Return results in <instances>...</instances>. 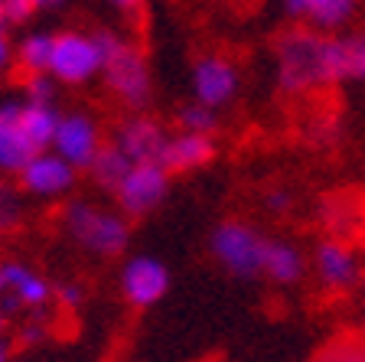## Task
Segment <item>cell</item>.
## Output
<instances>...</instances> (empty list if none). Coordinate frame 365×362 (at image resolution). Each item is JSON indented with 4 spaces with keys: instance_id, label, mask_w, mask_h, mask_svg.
<instances>
[{
    "instance_id": "cell-1",
    "label": "cell",
    "mask_w": 365,
    "mask_h": 362,
    "mask_svg": "<svg viewBox=\"0 0 365 362\" xmlns=\"http://www.w3.org/2000/svg\"><path fill=\"white\" fill-rule=\"evenodd\" d=\"M277 79L284 91H313L342 82L339 76V36H327L310 26H294L274 43Z\"/></svg>"
},
{
    "instance_id": "cell-2",
    "label": "cell",
    "mask_w": 365,
    "mask_h": 362,
    "mask_svg": "<svg viewBox=\"0 0 365 362\" xmlns=\"http://www.w3.org/2000/svg\"><path fill=\"white\" fill-rule=\"evenodd\" d=\"M95 43L101 49V72H105V82L114 91V99L128 108H144L153 91L144 53L111 30L95 33Z\"/></svg>"
},
{
    "instance_id": "cell-3",
    "label": "cell",
    "mask_w": 365,
    "mask_h": 362,
    "mask_svg": "<svg viewBox=\"0 0 365 362\" xmlns=\"http://www.w3.org/2000/svg\"><path fill=\"white\" fill-rule=\"evenodd\" d=\"M62 222H66V232L95 255L114 258L128 248L130 228L124 222V216H118V212L98 209L91 203H68L66 212H62Z\"/></svg>"
},
{
    "instance_id": "cell-4",
    "label": "cell",
    "mask_w": 365,
    "mask_h": 362,
    "mask_svg": "<svg viewBox=\"0 0 365 362\" xmlns=\"http://www.w3.org/2000/svg\"><path fill=\"white\" fill-rule=\"evenodd\" d=\"M264 245L267 238H261L258 228H251L248 222H222L209 238L215 261L235 278H255L261 274V261H264Z\"/></svg>"
},
{
    "instance_id": "cell-5",
    "label": "cell",
    "mask_w": 365,
    "mask_h": 362,
    "mask_svg": "<svg viewBox=\"0 0 365 362\" xmlns=\"http://www.w3.org/2000/svg\"><path fill=\"white\" fill-rule=\"evenodd\" d=\"M101 72V49L95 43V33H59L53 36V62L49 79L66 85H82Z\"/></svg>"
},
{
    "instance_id": "cell-6",
    "label": "cell",
    "mask_w": 365,
    "mask_h": 362,
    "mask_svg": "<svg viewBox=\"0 0 365 362\" xmlns=\"http://www.w3.org/2000/svg\"><path fill=\"white\" fill-rule=\"evenodd\" d=\"M170 189V174L160 164H134L128 170V176L121 180V186L114 189V199L124 209V216H147L153 212Z\"/></svg>"
},
{
    "instance_id": "cell-7",
    "label": "cell",
    "mask_w": 365,
    "mask_h": 362,
    "mask_svg": "<svg viewBox=\"0 0 365 362\" xmlns=\"http://www.w3.org/2000/svg\"><path fill=\"white\" fill-rule=\"evenodd\" d=\"M53 297V287L39 271L20 261H0V307L14 313L16 307L43 310Z\"/></svg>"
},
{
    "instance_id": "cell-8",
    "label": "cell",
    "mask_w": 365,
    "mask_h": 362,
    "mask_svg": "<svg viewBox=\"0 0 365 362\" xmlns=\"http://www.w3.org/2000/svg\"><path fill=\"white\" fill-rule=\"evenodd\" d=\"M56 157H62L72 170H88V164L95 160V154L101 151L98 124L91 114H62L59 128H56Z\"/></svg>"
},
{
    "instance_id": "cell-9",
    "label": "cell",
    "mask_w": 365,
    "mask_h": 362,
    "mask_svg": "<svg viewBox=\"0 0 365 362\" xmlns=\"http://www.w3.org/2000/svg\"><path fill=\"white\" fill-rule=\"evenodd\" d=\"M167 287H170V271H167V264H160L157 258L137 255L124 264L121 291L130 307H137V310L153 307L160 297L167 294Z\"/></svg>"
},
{
    "instance_id": "cell-10",
    "label": "cell",
    "mask_w": 365,
    "mask_h": 362,
    "mask_svg": "<svg viewBox=\"0 0 365 362\" xmlns=\"http://www.w3.org/2000/svg\"><path fill=\"white\" fill-rule=\"evenodd\" d=\"M167 131L160 128L153 118L144 114H130L121 121V128L114 134V147L130 160V164H160L163 151H167Z\"/></svg>"
},
{
    "instance_id": "cell-11",
    "label": "cell",
    "mask_w": 365,
    "mask_h": 362,
    "mask_svg": "<svg viewBox=\"0 0 365 362\" xmlns=\"http://www.w3.org/2000/svg\"><path fill=\"white\" fill-rule=\"evenodd\" d=\"M192 91L196 101L205 108H222L238 91V69L225 56H202L192 66Z\"/></svg>"
},
{
    "instance_id": "cell-12",
    "label": "cell",
    "mask_w": 365,
    "mask_h": 362,
    "mask_svg": "<svg viewBox=\"0 0 365 362\" xmlns=\"http://www.w3.org/2000/svg\"><path fill=\"white\" fill-rule=\"evenodd\" d=\"M20 108V101L0 105V174H23V166L39 154L26 137Z\"/></svg>"
},
{
    "instance_id": "cell-13",
    "label": "cell",
    "mask_w": 365,
    "mask_h": 362,
    "mask_svg": "<svg viewBox=\"0 0 365 362\" xmlns=\"http://www.w3.org/2000/svg\"><path fill=\"white\" fill-rule=\"evenodd\" d=\"M20 183L26 193H36V196H62L76 186V170L56 154H36L23 166Z\"/></svg>"
},
{
    "instance_id": "cell-14",
    "label": "cell",
    "mask_w": 365,
    "mask_h": 362,
    "mask_svg": "<svg viewBox=\"0 0 365 362\" xmlns=\"http://www.w3.org/2000/svg\"><path fill=\"white\" fill-rule=\"evenodd\" d=\"M215 157V144L212 137L205 134H176L167 141V151L160 157V166L167 174H190V170H199V166L212 164Z\"/></svg>"
},
{
    "instance_id": "cell-15",
    "label": "cell",
    "mask_w": 365,
    "mask_h": 362,
    "mask_svg": "<svg viewBox=\"0 0 365 362\" xmlns=\"http://www.w3.org/2000/svg\"><path fill=\"white\" fill-rule=\"evenodd\" d=\"M284 10L297 20H307L310 30H339L356 14L359 0H281Z\"/></svg>"
},
{
    "instance_id": "cell-16",
    "label": "cell",
    "mask_w": 365,
    "mask_h": 362,
    "mask_svg": "<svg viewBox=\"0 0 365 362\" xmlns=\"http://www.w3.org/2000/svg\"><path fill=\"white\" fill-rule=\"evenodd\" d=\"M317 274L333 291H349L359 278V261L349 251V245L329 238L317 248Z\"/></svg>"
},
{
    "instance_id": "cell-17",
    "label": "cell",
    "mask_w": 365,
    "mask_h": 362,
    "mask_svg": "<svg viewBox=\"0 0 365 362\" xmlns=\"http://www.w3.org/2000/svg\"><path fill=\"white\" fill-rule=\"evenodd\" d=\"M261 271H264L271 281H277V284H297V281L304 278V255H300V248L290 245V241L267 238Z\"/></svg>"
},
{
    "instance_id": "cell-18",
    "label": "cell",
    "mask_w": 365,
    "mask_h": 362,
    "mask_svg": "<svg viewBox=\"0 0 365 362\" xmlns=\"http://www.w3.org/2000/svg\"><path fill=\"white\" fill-rule=\"evenodd\" d=\"M130 166L134 164H130L114 144H101V151L95 154V160L88 164V174H91V180L98 183V189H105V193L114 196V189L121 186V180L128 176Z\"/></svg>"
},
{
    "instance_id": "cell-19",
    "label": "cell",
    "mask_w": 365,
    "mask_h": 362,
    "mask_svg": "<svg viewBox=\"0 0 365 362\" xmlns=\"http://www.w3.org/2000/svg\"><path fill=\"white\" fill-rule=\"evenodd\" d=\"M23 128H26V137L33 141L39 154H46V147L53 144L56 137V128H59V118L62 114L56 111L53 105H30V101H23Z\"/></svg>"
},
{
    "instance_id": "cell-20",
    "label": "cell",
    "mask_w": 365,
    "mask_h": 362,
    "mask_svg": "<svg viewBox=\"0 0 365 362\" xmlns=\"http://www.w3.org/2000/svg\"><path fill=\"white\" fill-rule=\"evenodd\" d=\"M20 56V69L26 76H49V62H53V36L46 33H33L20 43L16 49Z\"/></svg>"
},
{
    "instance_id": "cell-21",
    "label": "cell",
    "mask_w": 365,
    "mask_h": 362,
    "mask_svg": "<svg viewBox=\"0 0 365 362\" xmlns=\"http://www.w3.org/2000/svg\"><path fill=\"white\" fill-rule=\"evenodd\" d=\"M310 362H365V333H339L323 343Z\"/></svg>"
},
{
    "instance_id": "cell-22",
    "label": "cell",
    "mask_w": 365,
    "mask_h": 362,
    "mask_svg": "<svg viewBox=\"0 0 365 362\" xmlns=\"http://www.w3.org/2000/svg\"><path fill=\"white\" fill-rule=\"evenodd\" d=\"M339 76L342 82H365V33L339 36Z\"/></svg>"
},
{
    "instance_id": "cell-23",
    "label": "cell",
    "mask_w": 365,
    "mask_h": 362,
    "mask_svg": "<svg viewBox=\"0 0 365 362\" xmlns=\"http://www.w3.org/2000/svg\"><path fill=\"white\" fill-rule=\"evenodd\" d=\"M23 222V203H20V193H16L10 183L0 180V235L16 232Z\"/></svg>"
},
{
    "instance_id": "cell-24",
    "label": "cell",
    "mask_w": 365,
    "mask_h": 362,
    "mask_svg": "<svg viewBox=\"0 0 365 362\" xmlns=\"http://www.w3.org/2000/svg\"><path fill=\"white\" fill-rule=\"evenodd\" d=\"M180 128L186 131V134H212L215 131V111L212 108L199 105V101H192V105H186L180 111Z\"/></svg>"
},
{
    "instance_id": "cell-25",
    "label": "cell",
    "mask_w": 365,
    "mask_h": 362,
    "mask_svg": "<svg viewBox=\"0 0 365 362\" xmlns=\"http://www.w3.org/2000/svg\"><path fill=\"white\" fill-rule=\"evenodd\" d=\"M26 101L30 105H53L56 95V82L49 76H26Z\"/></svg>"
},
{
    "instance_id": "cell-26",
    "label": "cell",
    "mask_w": 365,
    "mask_h": 362,
    "mask_svg": "<svg viewBox=\"0 0 365 362\" xmlns=\"http://www.w3.org/2000/svg\"><path fill=\"white\" fill-rule=\"evenodd\" d=\"M33 14H36V7L30 0H4V20L7 23H26Z\"/></svg>"
},
{
    "instance_id": "cell-27",
    "label": "cell",
    "mask_w": 365,
    "mask_h": 362,
    "mask_svg": "<svg viewBox=\"0 0 365 362\" xmlns=\"http://www.w3.org/2000/svg\"><path fill=\"white\" fill-rule=\"evenodd\" d=\"M46 336H49V330L43 326V313H36V320H33V323H26L20 330V343H23V346H39Z\"/></svg>"
},
{
    "instance_id": "cell-28",
    "label": "cell",
    "mask_w": 365,
    "mask_h": 362,
    "mask_svg": "<svg viewBox=\"0 0 365 362\" xmlns=\"http://www.w3.org/2000/svg\"><path fill=\"white\" fill-rule=\"evenodd\" d=\"M56 297L62 301V307H78V303L85 301V294H82V287L78 284H59L56 287Z\"/></svg>"
},
{
    "instance_id": "cell-29",
    "label": "cell",
    "mask_w": 365,
    "mask_h": 362,
    "mask_svg": "<svg viewBox=\"0 0 365 362\" xmlns=\"http://www.w3.org/2000/svg\"><path fill=\"white\" fill-rule=\"evenodd\" d=\"M264 203H267V209L271 212H287L290 209V193L287 189H271Z\"/></svg>"
},
{
    "instance_id": "cell-30",
    "label": "cell",
    "mask_w": 365,
    "mask_h": 362,
    "mask_svg": "<svg viewBox=\"0 0 365 362\" xmlns=\"http://www.w3.org/2000/svg\"><path fill=\"white\" fill-rule=\"evenodd\" d=\"M118 10H124V14H134L137 7H140V0H111Z\"/></svg>"
},
{
    "instance_id": "cell-31",
    "label": "cell",
    "mask_w": 365,
    "mask_h": 362,
    "mask_svg": "<svg viewBox=\"0 0 365 362\" xmlns=\"http://www.w3.org/2000/svg\"><path fill=\"white\" fill-rule=\"evenodd\" d=\"M7 62H10V43H7V36L0 33V69L7 66Z\"/></svg>"
},
{
    "instance_id": "cell-32",
    "label": "cell",
    "mask_w": 365,
    "mask_h": 362,
    "mask_svg": "<svg viewBox=\"0 0 365 362\" xmlns=\"http://www.w3.org/2000/svg\"><path fill=\"white\" fill-rule=\"evenodd\" d=\"M36 10H53V7H59V4H66V0H30Z\"/></svg>"
},
{
    "instance_id": "cell-33",
    "label": "cell",
    "mask_w": 365,
    "mask_h": 362,
    "mask_svg": "<svg viewBox=\"0 0 365 362\" xmlns=\"http://www.w3.org/2000/svg\"><path fill=\"white\" fill-rule=\"evenodd\" d=\"M0 362H10V343H7V336H0Z\"/></svg>"
},
{
    "instance_id": "cell-34",
    "label": "cell",
    "mask_w": 365,
    "mask_h": 362,
    "mask_svg": "<svg viewBox=\"0 0 365 362\" xmlns=\"http://www.w3.org/2000/svg\"><path fill=\"white\" fill-rule=\"evenodd\" d=\"M4 323H7V310L0 307V330H4Z\"/></svg>"
},
{
    "instance_id": "cell-35",
    "label": "cell",
    "mask_w": 365,
    "mask_h": 362,
    "mask_svg": "<svg viewBox=\"0 0 365 362\" xmlns=\"http://www.w3.org/2000/svg\"><path fill=\"white\" fill-rule=\"evenodd\" d=\"M4 23L7 20H4V0H0V26H4Z\"/></svg>"
},
{
    "instance_id": "cell-36",
    "label": "cell",
    "mask_w": 365,
    "mask_h": 362,
    "mask_svg": "<svg viewBox=\"0 0 365 362\" xmlns=\"http://www.w3.org/2000/svg\"><path fill=\"white\" fill-rule=\"evenodd\" d=\"M235 4H245V0H235Z\"/></svg>"
}]
</instances>
